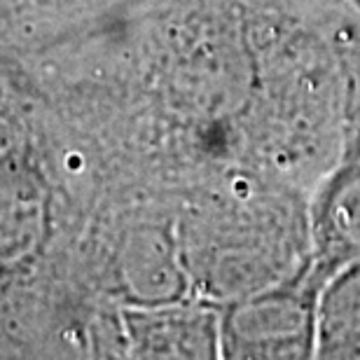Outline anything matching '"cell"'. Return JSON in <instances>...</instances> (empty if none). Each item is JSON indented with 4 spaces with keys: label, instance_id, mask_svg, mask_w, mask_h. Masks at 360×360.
I'll list each match as a JSON object with an SVG mask.
<instances>
[{
    "label": "cell",
    "instance_id": "cell-1",
    "mask_svg": "<svg viewBox=\"0 0 360 360\" xmlns=\"http://www.w3.org/2000/svg\"><path fill=\"white\" fill-rule=\"evenodd\" d=\"M326 281L309 260L295 276L236 297L220 314V356L316 358L319 295Z\"/></svg>",
    "mask_w": 360,
    "mask_h": 360
},
{
    "label": "cell",
    "instance_id": "cell-3",
    "mask_svg": "<svg viewBox=\"0 0 360 360\" xmlns=\"http://www.w3.org/2000/svg\"><path fill=\"white\" fill-rule=\"evenodd\" d=\"M139 356L218 358L220 316L197 309L139 314L131 323Z\"/></svg>",
    "mask_w": 360,
    "mask_h": 360
},
{
    "label": "cell",
    "instance_id": "cell-5",
    "mask_svg": "<svg viewBox=\"0 0 360 360\" xmlns=\"http://www.w3.org/2000/svg\"><path fill=\"white\" fill-rule=\"evenodd\" d=\"M349 3H354L356 7H360V0H349Z\"/></svg>",
    "mask_w": 360,
    "mask_h": 360
},
{
    "label": "cell",
    "instance_id": "cell-4",
    "mask_svg": "<svg viewBox=\"0 0 360 360\" xmlns=\"http://www.w3.org/2000/svg\"><path fill=\"white\" fill-rule=\"evenodd\" d=\"M316 358H360V260L340 267L321 288Z\"/></svg>",
    "mask_w": 360,
    "mask_h": 360
},
{
    "label": "cell",
    "instance_id": "cell-2",
    "mask_svg": "<svg viewBox=\"0 0 360 360\" xmlns=\"http://www.w3.org/2000/svg\"><path fill=\"white\" fill-rule=\"evenodd\" d=\"M311 248L309 260L326 278L360 260V153L321 183L311 206Z\"/></svg>",
    "mask_w": 360,
    "mask_h": 360
}]
</instances>
